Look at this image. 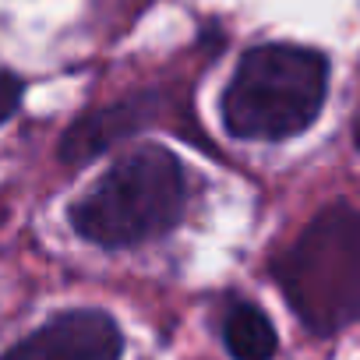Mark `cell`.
I'll list each match as a JSON object with an SVG mask.
<instances>
[{
    "mask_svg": "<svg viewBox=\"0 0 360 360\" xmlns=\"http://www.w3.org/2000/svg\"><path fill=\"white\" fill-rule=\"evenodd\" d=\"M18 99H22V82L15 75H8V71H0V124L15 113Z\"/></svg>",
    "mask_w": 360,
    "mask_h": 360,
    "instance_id": "cell-7",
    "label": "cell"
},
{
    "mask_svg": "<svg viewBox=\"0 0 360 360\" xmlns=\"http://www.w3.org/2000/svg\"><path fill=\"white\" fill-rule=\"evenodd\" d=\"M223 335H226V349H230L233 360H272L276 349H279L272 321L255 304L230 307Z\"/></svg>",
    "mask_w": 360,
    "mask_h": 360,
    "instance_id": "cell-6",
    "label": "cell"
},
{
    "mask_svg": "<svg viewBox=\"0 0 360 360\" xmlns=\"http://www.w3.org/2000/svg\"><path fill=\"white\" fill-rule=\"evenodd\" d=\"M353 138H356V148H360V120H356V131H353Z\"/></svg>",
    "mask_w": 360,
    "mask_h": 360,
    "instance_id": "cell-8",
    "label": "cell"
},
{
    "mask_svg": "<svg viewBox=\"0 0 360 360\" xmlns=\"http://www.w3.org/2000/svg\"><path fill=\"white\" fill-rule=\"evenodd\" d=\"M155 117V99H124V103H113V106H103V110H92L85 117H78L64 138H60V159L68 166H78V162H89L92 155L106 152L113 141L134 134L138 127H145L148 120Z\"/></svg>",
    "mask_w": 360,
    "mask_h": 360,
    "instance_id": "cell-5",
    "label": "cell"
},
{
    "mask_svg": "<svg viewBox=\"0 0 360 360\" xmlns=\"http://www.w3.org/2000/svg\"><path fill=\"white\" fill-rule=\"evenodd\" d=\"M184 212V169L159 145L117 159L71 209L75 230L99 248H131L176 226Z\"/></svg>",
    "mask_w": 360,
    "mask_h": 360,
    "instance_id": "cell-2",
    "label": "cell"
},
{
    "mask_svg": "<svg viewBox=\"0 0 360 360\" xmlns=\"http://www.w3.org/2000/svg\"><path fill=\"white\" fill-rule=\"evenodd\" d=\"M120 328L103 311H68L11 346L0 360H117Z\"/></svg>",
    "mask_w": 360,
    "mask_h": 360,
    "instance_id": "cell-4",
    "label": "cell"
},
{
    "mask_svg": "<svg viewBox=\"0 0 360 360\" xmlns=\"http://www.w3.org/2000/svg\"><path fill=\"white\" fill-rule=\"evenodd\" d=\"M325 92L328 60L318 50L265 43L237 64L223 92V120L237 138L283 141L318 120Z\"/></svg>",
    "mask_w": 360,
    "mask_h": 360,
    "instance_id": "cell-1",
    "label": "cell"
},
{
    "mask_svg": "<svg viewBox=\"0 0 360 360\" xmlns=\"http://www.w3.org/2000/svg\"><path fill=\"white\" fill-rule=\"evenodd\" d=\"M297 318L318 332H339L360 314V212L321 209L272 265Z\"/></svg>",
    "mask_w": 360,
    "mask_h": 360,
    "instance_id": "cell-3",
    "label": "cell"
}]
</instances>
